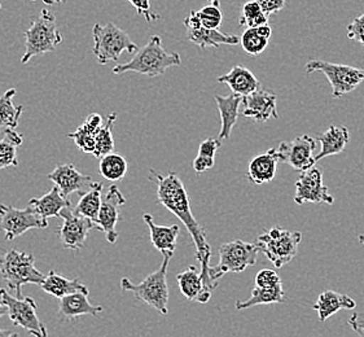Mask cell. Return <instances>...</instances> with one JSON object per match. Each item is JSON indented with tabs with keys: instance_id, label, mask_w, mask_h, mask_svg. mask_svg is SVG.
Segmentation results:
<instances>
[{
	"instance_id": "cell-32",
	"label": "cell",
	"mask_w": 364,
	"mask_h": 337,
	"mask_svg": "<svg viewBox=\"0 0 364 337\" xmlns=\"http://www.w3.org/2000/svg\"><path fill=\"white\" fill-rule=\"evenodd\" d=\"M23 141L21 134L15 129H4V138L0 140V170L18 166L17 148Z\"/></svg>"
},
{
	"instance_id": "cell-51",
	"label": "cell",
	"mask_w": 364,
	"mask_h": 337,
	"mask_svg": "<svg viewBox=\"0 0 364 337\" xmlns=\"http://www.w3.org/2000/svg\"><path fill=\"white\" fill-rule=\"evenodd\" d=\"M210 3H217V1H220V0H209Z\"/></svg>"
},
{
	"instance_id": "cell-48",
	"label": "cell",
	"mask_w": 364,
	"mask_h": 337,
	"mask_svg": "<svg viewBox=\"0 0 364 337\" xmlns=\"http://www.w3.org/2000/svg\"><path fill=\"white\" fill-rule=\"evenodd\" d=\"M8 308L3 304V301L0 300V316H4V314H7Z\"/></svg>"
},
{
	"instance_id": "cell-25",
	"label": "cell",
	"mask_w": 364,
	"mask_h": 337,
	"mask_svg": "<svg viewBox=\"0 0 364 337\" xmlns=\"http://www.w3.org/2000/svg\"><path fill=\"white\" fill-rule=\"evenodd\" d=\"M316 140L321 143V152L318 156H315V160L318 162L324 157L343 152L349 143V129L345 126H329L327 132L321 134Z\"/></svg>"
},
{
	"instance_id": "cell-10",
	"label": "cell",
	"mask_w": 364,
	"mask_h": 337,
	"mask_svg": "<svg viewBox=\"0 0 364 337\" xmlns=\"http://www.w3.org/2000/svg\"><path fill=\"white\" fill-rule=\"evenodd\" d=\"M0 300L7 306L8 316L15 326L28 331L33 336L43 337L47 328L38 318L37 304L33 297H16L8 294L4 288H0Z\"/></svg>"
},
{
	"instance_id": "cell-18",
	"label": "cell",
	"mask_w": 364,
	"mask_h": 337,
	"mask_svg": "<svg viewBox=\"0 0 364 337\" xmlns=\"http://www.w3.org/2000/svg\"><path fill=\"white\" fill-rule=\"evenodd\" d=\"M277 95L269 90H258L242 97V116L257 122H266L271 118L277 119Z\"/></svg>"
},
{
	"instance_id": "cell-20",
	"label": "cell",
	"mask_w": 364,
	"mask_h": 337,
	"mask_svg": "<svg viewBox=\"0 0 364 337\" xmlns=\"http://www.w3.org/2000/svg\"><path fill=\"white\" fill-rule=\"evenodd\" d=\"M102 311V306H95L90 304L88 294L85 292H75L60 299L58 316L63 321H73L82 316H97Z\"/></svg>"
},
{
	"instance_id": "cell-37",
	"label": "cell",
	"mask_w": 364,
	"mask_h": 337,
	"mask_svg": "<svg viewBox=\"0 0 364 337\" xmlns=\"http://www.w3.org/2000/svg\"><path fill=\"white\" fill-rule=\"evenodd\" d=\"M117 119V113H110L105 125L97 132L95 139V154L94 156L97 159H102L105 154H109L114 149V139L112 134V127L114 125Z\"/></svg>"
},
{
	"instance_id": "cell-55",
	"label": "cell",
	"mask_w": 364,
	"mask_h": 337,
	"mask_svg": "<svg viewBox=\"0 0 364 337\" xmlns=\"http://www.w3.org/2000/svg\"><path fill=\"white\" fill-rule=\"evenodd\" d=\"M127 1H129V0H127Z\"/></svg>"
},
{
	"instance_id": "cell-42",
	"label": "cell",
	"mask_w": 364,
	"mask_h": 337,
	"mask_svg": "<svg viewBox=\"0 0 364 337\" xmlns=\"http://www.w3.org/2000/svg\"><path fill=\"white\" fill-rule=\"evenodd\" d=\"M220 146H222V140L208 138V139H205L204 141L200 144L198 154H197L208 156V157H215L217 151H218Z\"/></svg>"
},
{
	"instance_id": "cell-26",
	"label": "cell",
	"mask_w": 364,
	"mask_h": 337,
	"mask_svg": "<svg viewBox=\"0 0 364 337\" xmlns=\"http://www.w3.org/2000/svg\"><path fill=\"white\" fill-rule=\"evenodd\" d=\"M143 220L151 232V242L154 248L161 253H174L176 248V239L181 232L178 225L173 226H160L154 223V217L151 214H144Z\"/></svg>"
},
{
	"instance_id": "cell-5",
	"label": "cell",
	"mask_w": 364,
	"mask_h": 337,
	"mask_svg": "<svg viewBox=\"0 0 364 337\" xmlns=\"http://www.w3.org/2000/svg\"><path fill=\"white\" fill-rule=\"evenodd\" d=\"M1 277L8 288L14 291L16 297H22V287L25 284L41 286L47 275L36 267V258L26 252L17 250H8L1 260Z\"/></svg>"
},
{
	"instance_id": "cell-21",
	"label": "cell",
	"mask_w": 364,
	"mask_h": 337,
	"mask_svg": "<svg viewBox=\"0 0 364 337\" xmlns=\"http://www.w3.org/2000/svg\"><path fill=\"white\" fill-rule=\"evenodd\" d=\"M219 83H225L231 88L233 94L248 96L261 88V82L255 77L252 70L245 66L236 65L228 73L223 74L217 78Z\"/></svg>"
},
{
	"instance_id": "cell-47",
	"label": "cell",
	"mask_w": 364,
	"mask_h": 337,
	"mask_svg": "<svg viewBox=\"0 0 364 337\" xmlns=\"http://www.w3.org/2000/svg\"><path fill=\"white\" fill-rule=\"evenodd\" d=\"M0 337H20L15 332L9 330H0Z\"/></svg>"
},
{
	"instance_id": "cell-54",
	"label": "cell",
	"mask_w": 364,
	"mask_h": 337,
	"mask_svg": "<svg viewBox=\"0 0 364 337\" xmlns=\"http://www.w3.org/2000/svg\"><path fill=\"white\" fill-rule=\"evenodd\" d=\"M0 9H1V4H0Z\"/></svg>"
},
{
	"instance_id": "cell-46",
	"label": "cell",
	"mask_w": 364,
	"mask_h": 337,
	"mask_svg": "<svg viewBox=\"0 0 364 337\" xmlns=\"http://www.w3.org/2000/svg\"><path fill=\"white\" fill-rule=\"evenodd\" d=\"M31 1H37V0H31ZM42 1L47 6H55V4H64L68 0H42Z\"/></svg>"
},
{
	"instance_id": "cell-49",
	"label": "cell",
	"mask_w": 364,
	"mask_h": 337,
	"mask_svg": "<svg viewBox=\"0 0 364 337\" xmlns=\"http://www.w3.org/2000/svg\"><path fill=\"white\" fill-rule=\"evenodd\" d=\"M7 210V205H3V204H0V214H4Z\"/></svg>"
},
{
	"instance_id": "cell-13",
	"label": "cell",
	"mask_w": 364,
	"mask_h": 337,
	"mask_svg": "<svg viewBox=\"0 0 364 337\" xmlns=\"http://www.w3.org/2000/svg\"><path fill=\"white\" fill-rule=\"evenodd\" d=\"M316 139L310 135H301L291 141H282L277 147L280 161L288 164L297 171H306L316 164L315 160Z\"/></svg>"
},
{
	"instance_id": "cell-53",
	"label": "cell",
	"mask_w": 364,
	"mask_h": 337,
	"mask_svg": "<svg viewBox=\"0 0 364 337\" xmlns=\"http://www.w3.org/2000/svg\"><path fill=\"white\" fill-rule=\"evenodd\" d=\"M1 260H3V258H0V264H1Z\"/></svg>"
},
{
	"instance_id": "cell-16",
	"label": "cell",
	"mask_w": 364,
	"mask_h": 337,
	"mask_svg": "<svg viewBox=\"0 0 364 337\" xmlns=\"http://www.w3.org/2000/svg\"><path fill=\"white\" fill-rule=\"evenodd\" d=\"M184 25L187 28V39L200 48H219L222 44L236 46L240 44V37L225 34L219 29H206L198 20L196 11H192L190 15L184 18Z\"/></svg>"
},
{
	"instance_id": "cell-39",
	"label": "cell",
	"mask_w": 364,
	"mask_h": 337,
	"mask_svg": "<svg viewBox=\"0 0 364 337\" xmlns=\"http://www.w3.org/2000/svg\"><path fill=\"white\" fill-rule=\"evenodd\" d=\"M279 284H283V282L275 270L264 269L258 272L255 277V286L257 287L269 288V287H277Z\"/></svg>"
},
{
	"instance_id": "cell-11",
	"label": "cell",
	"mask_w": 364,
	"mask_h": 337,
	"mask_svg": "<svg viewBox=\"0 0 364 337\" xmlns=\"http://www.w3.org/2000/svg\"><path fill=\"white\" fill-rule=\"evenodd\" d=\"M294 203L299 205L307 203L332 205L335 203V198L331 195L327 186L323 182V170L321 168L313 166L301 173L296 182Z\"/></svg>"
},
{
	"instance_id": "cell-14",
	"label": "cell",
	"mask_w": 364,
	"mask_h": 337,
	"mask_svg": "<svg viewBox=\"0 0 364 337\" xmlns=\"http://www.w3.org/2000/svg\"><path fill=\"white\" fill-rule=\"evenodd\" d=\"M124 204H126V198L124 193L117 186H110L107 195L102 198L99 217L94 222L96 228L105 234L107 240L110 244H114L118 239L117 223L119 220L121 209Z\"/></svg>"
},
{
	"instance_id": "cell-41",
	"label": "cell",
	"mask_w": 364,
	"mask_h": 337,
	"mask_svg": "<svg viewBox=\"0 0 364 337\" xmlns=\"http://www.w3.org/2000/svg\"><path fill=\"white\" fill-rule=\"evenodd\" d=\"M132 3L134 8L136 9L138 15L144 16L146 21L152 22L160 20V15L154 14L151 7V1L149 0H129Z\"/></svg>"
},
{
	"instance_id": "cell-35",
	"label": "cell",
	"mask_w": 364,
	"mask_h": 337,
	"mask_svg": "<svg viewBox=\"0 0 364 337\" xmlns=\"http://www.w3.org/2000/svg\"><path fill=\"white\" fill-rule=\"evenodd\" d=\"M127 166H129L127 161L122 154L112 152L100 159L99 170L105 179L116 182V181H121L126 176Z\"/></svg>"
},
{
	"instance_id": "cell-4",
	"label": "cell",
	"mask_w": 364,
	"mask_h": 337,
	"mask_svg": "<svg viewBox=\"0 0 364 337\" xmlns=\"http://www.w3.org/2000/svg\"><path fill=\"white\" fill-rule=\"evenodd\" d=\"M23 37L25 53L22 56V64H28L34 56L53 51L64 41L58 31L56 17L48 9H43L37 18H34L29 29L23 33Z\"/></svg>"
},
{
	"instance_id": "cell-36",
	"label": "cell",
	"mask_w": 364,
	"mask_h": 337,
	"mask_svg": "<svg viewBox=\"0 0 364 337\" xmlns=\"http://www.w3.org/2000/svg\"><path fill=\"white\" fill-rule=\"evenodd\" d=\"M269 16L266 15L257 0H249L241 8L239 23L241 26L249 28H259L269 23Z\"/></svg>"
},
{
	"instance_id": "cell-30",
	"label": "cell",
	"mask_w": 364,
	"mask_h": 337,
	"mask_svg": "<svg viewBox=\"0 0 364 337\" xmlns=\"http://www.w3.org/2000/svg\"><path fill=\"white\" fill-rule=\"evenodd\" d=\"M285 294L283 284H279L277 287H264L255 286L252 289V296L248 300L237 301L236 302V309L241 310H247V309L258 306V305H269V304H282L284 302Z\"/></svg>"
},
{
	"instance_id": "cell-12",
	"label": "cell",
	"mask_w": 364,
	"mask_h": 337,
	"mask_svg": "<svg viewBox=\"0 0 364 337\" xmlns=\"http://www.w3.org/2000/svg\"><path fill=\"white\" fill-rule=\"evenodd\" d=\"M48 228V220L38 214L31 206L26 209H16L7 206L4 214H0V231L4 232L6 240H15L31 228Z\"/></svg>"
},
{
	"instance_id": "cell-1",
	"label": "cell",
	"mask_w": 364,
	"mask_h": 337,
	"mask_svg": "<svg viewBox=\"0 0 364 337\" xmlns=\"http://www.w3.org/2000/svg\"><path fill=\"white\" fill-rule=\"evenodd\" d=\"M149 179L157 184V200L165 206L168 212L176 215L187 228L192 236L193 244L196 247L197 261L201 264V278L204 280L205 289L213 294L217 288L209 278L210 270L211 247L206 240V231L197 222L191 210L190 198L187 190L179 176L170 171L166 176L156 170H149Z\"/></svg>"
},
{
	"instance_id": "cell-3",
	"label": "cell",
	"mask_w": 364,
	"mask_h": 337,
	"mask_svg": "<svg viewBox=\"0 0 364 337\" xmlns=\"http://www.w3.org/2000/svg\"><path fill=\"white\" fill-rule=\"evenodd\" d=\"M174 253H162L164 261L160 269L148 275L141 283L132 284L129 278L121 279V288L124 292H132L135 299L156 309L162 316L168 313V262Z\"/></svg>"
},
{
	"instance_id": "cell-50",
	"label": "cell",
	"mask_w": 364,
	"mask_h": 337,
	"mask_svg": "<svg viewBox=\"0 0 364 337\" xmlns=\"http://www.w3.org/2000/svg\"><path fill=\"white\" fill-rule=\"evenodd\" d=\"M358 240H359V242L364 247V235H359V236H358Z\"/></svg>"
},
{
	"instance_id": "cell-31",
	"label": "cell",
	"mask_w": 364,
	"mask_h": 337,
	"mask_svg": "<svg viewBox=\"0 0 364 337\" xmlns=\"http://www.w3.org/2000/svg\"><path fill=\"white\" fill-rule=\"evenodd\" d=\"M271 34L272 29L269 23L259 28H249L240 37L241 47L250 56H258L267 48Z\"/></svg>"
},
{
	"instance_id": "cell-29",
	"label": "cell",
	"mask_w": 364,
	"mask_h": 337,
	"mask_svg": "<svg viewBox=\"0 0 364 337\" xmlns=\"http://www.w3.org/2000/svg\"><path fill=\"white\" fill-rule=\"evenodd\" d=\"M39 287L46 294H52L53 297H58V299H63L68 294H75V292H85L88 294L87 286L83 284L80 279H68L58 275L53 270L50 272L44 279L43 283Z\"/></svg>"
},
{
	"instance_id": "cell-28",
	"label": "cell",
	"mask_w": 364,
	"mask_h": 337,
	"mask_svg": "<svg viewBox=\"0 0 364 337\" xmlns=\"http://www.w3.org/2000/svg\"><path fill=\"white\" fill-rule=\"evenodd\" d=\"M29 206H31L38 214H41L43 218L48 220L50 217L60 218V213L63 212L65 208H70V201L61 193L58 186H55L42 198H31Z\"/></svg>"
},
{
	"instance_id": "cell-44",
	"label": "cell",
	"mask_w": 364,
	"mask_h": 337,
	"mask_svg": "<svg viewBox=\"0 0 364 337\" xmlns=\"http://www.w3.org/2000/svg\"><path fill=\"white\" fill-rule=\"evenodd\" d=\"M215 165V157H208V156H201L197 154L196 159L193 160V168L197 174H203L206 170L214 168Z\"/></svg>"
},
{
	"instance_id": "cell-19",
	"label": "cell",
	"mask_w": 364,
	"mask_h": 337,
	"mask_svg": "<svg viewBox=\"0 0 364 337\" xmlns=\"http://www.w3.org/2000/svg\"><path fill=\"white\" fill-rule=\"evenodd\" d=\"M280 157L277 154V148H269L264 154H257L248 165L249 182L261 184L269 183L277 176V162Z\"/></svg>"
},
{
	"instance_id": "cell-45",
	"label": "cell",
	"mask_w": 364,
	"mask_h": 337,
	"mask_svg": "<svg viewBox=\"0 0 364 337\" xmlns=\"http://www.w3.org/2000/svg\"><path fill=\"white\" fill-rule=\"evenodd\" d=\"M349 326L359 337H364V313H354L350 316Z\"/></svg>"
},
{
	"instance_id": "cell-27",
	"label": "cell",
	"mask_w": 364,
	"mask_h": 337,
	"mask_svg": "<svg viewBox=\"0 0 364 337\" xmlns=\"http://www.w3.org/2000/svg\"><path fill=\"white\" fill-rule=\"evenodd\" d=\"M102 118L97 113L90 114L86 121L74 132L68 134L70 139H73L75 146L85 154H95V139L99 130L102 129Z\"/></svg>"
},
{
	"instance_id": "cell-15",
	"label": "cell",
	"mask_w": 364,
	"mask_h": 337,
	"mask_svg": "<svg viewBox=\"0 0 364 337\" xmlns=\"http://www.w3.org/2000/svg\"><path fill=\"white\" fill-rule=\"evenodd\" d=\"M63 226L60 228V240L66 250H80L83 248L88 232L96 228L95 223L86 217L73 212L70 208H65L60 213Z\"/></svg>"
},
{
	"instance_id": "cell-22",
	"label": "cell",
	"mask_w": 364,
	"mask_h": 337,
	"mask_svg": "<svg viewBox=\"0 0 364 337\" xmlns=\"http://www.w3.org/2000/svg\"><path fill=\"white\" fill-rule=\"evenodd\" d=\"M217 102L222 127L219 132V139H230L232 129L237 122V118L240 114V107L242 103V96L237 94H231L228 96L214 95Z\"/></svg>"
},
{
	"instance_id": "cell-43",
	"label": "cell",
	"mask_w": 364,
	"mask_h": 337,
	"mask_svg": "<svg viewBox=\"0 0 364 337\" xmlns=\"http://www.w3.org/2000/svg\"><path fill=\"white\" fill-rule=\"evenodd\" d=\"M267 16L279 14L285 7V0H257Z\"/></svg>"
},
{
	"instance_id": "cell-52",
	"label": "cell",
	"mask_w": 364,
	"mask_h": 337,
	"mask_svg": "<svg viewBox=\"0 0 364 337\" xmlns=\"http://www.w3.org/2000/svg\"><path fill=\"white\" fill-rule=\"evenodd\" d=\"M43 337H48V333H47V331H46V332H44Z\"/></svg>"
},
{
	"instance_id": "cell-40",
	"label": "cell",
	"mask_w": 364,
	"mask_h": 337,
	"mask_svg": "<svg viewBox=\"0 0 364 337\" xmlns=\"http://www.w3.org/2000/svg\"><path fill=\"white\" fill-rule=\"evenodd\" d=\"M346 37L364 46V14L346 26Z\"/></svg>"
},
{
	"instance_id": "cell-23",
	"label": "cell",
	"mask_w": 364,
	"mask_h": 337,
	"mask_svg": "<svg viewBox=\"0 0 364 337\" xmlns=\"http://www.w3.org/2000/svg\"><path fill=\"white\" fill-rule=\"evenodd\" d=\"M178 286L183 296L190 301L206 304L210 300L211 294L205 289L201 272L195 266L187 267L184 272L176 275Z\"/></svg>"
},
{
	"instance_id": "cell-17",
	"label": "cell",
	"mask_w": 364,
	"mask_h": 337,
	"mask_svg": "<svg viewBox=\"0 0 364 337\" xmlns=\"http://www.w3.org/2000/svg\"><path fill=\"white\" fill-rule=\"evenodd\" d=\"M55 186H58L61 193L69 198L72 193H78L82 196L94 186V179L91 176H83L75 168L73 164H60L55 170L48 174Z\"/></svg>"
},
{
	"instance_id": "cell-8",
	"label": "cell",
	"mask_w": 364,
	"mask_h": 337,
	"mask_svg": "<svg viewBox=\"0 0 364 337\" xmlns=\"http://www.w3.org/2000/svg\"><path fill=\"white\" fill-rule=\"evenodd\" d=\"M301 240L302 232L274 226L267 232L258 236L257 245L271 264L277 269H282L297 256Z\"/></svg>"
},
{
	"instance_id": "cell-6",
	"label": "cell",
	"mask_w": 364,
	"mask_h": 337,
	"mask_svg": "<svg viewBox=\"0 0 364 337\" xmlns=\"http://www.w3.org/2000/svg\"><path fill=\"white\" fill-rule=\"evenodd\" d=\"M92 37V51L100 65H105L110 61L117 63L124 52L136 53L139 51L138 44L132 42L130 36L124 30L119 29L113 22H108L107 25H94Z\"/></svg>"
},
{
	"instance_id": "cell-38",
	"label": "cell",
	"mask_w": 364,
	"mask_h": 337,
	"mask_svg": "<svg viewBox=\"0 0 364 337\" xmlns=\"http://www.w3.org/2000/svg\"><path fill=\"white\" fill-rule=\"evenodd\" d=\"M197 17L206 29H219L223 21V12L219 7V1L210 3L209 6L196 11Z\"/></svg>"
},
{
	"instance_id": "cell-2",
	"label": "cell",
	"mask_w": 364,
	"mask_h": 337,
	"mask_svg": "<svg viewBox=\"0 0 364 337\" xmlns=\"http://www.w3.org/2000/svg\"><path fill=\"white\" fill-rule=\"evenodd\" d=\"M182 58L176 52H168L162 47L159 36H152L148 43L140 48L129 63L118 64L113 68V73L124 74L127 72L144 74L148 77H157L166 73L168 68L179 66Z\"/></svg>"
},
{
	"instance_id": "cell-34",
	"label": "cell",
	"mask_w": 364,
	"mask_h": 337,
	"mask_svg": "<svg viewBox=\"0 0 364 337\" xmlns=\"http://www.w3.org/2000/svg\"><path fill=\"white\" fill-rule=\"evenodd\" d=\"M15 88H9L0 96V129H16L23 112V105H15Z\"/></svg>"
},
{
	"instance_id": "cell-7",
	"label": "cell",
	"mask_w": 364,
	"mask_h": 337,
	"mask_svg": "<svg viewBox=\"0 0 364 337\" xmlns=\"http://www.w3.org/2000/svg\"><path fill=\"white\" fill-rule=\"evenodd\" d=\"M259 252L261 250L257 244L242 240L222 244L219 248V262L213 267L210 266L209 270L211 283L218 287L219 279L227 272H242L250 266H255Z\"/></svg>"
},
{
	"instance_id": "cell-33",
	"label": "cell",
	"mask_w": 364,
	"mask_h": 337,
	"mask_svg": "<svg viewBox=\"0 0 364 337\" xmlns=\"http://www.w3.org/2000/svg\"><path fill=\"white\" fill-rule=\"evenodd\" d=\"M102 203V183L95 182L86 193L80 196V201L75 208V213L82 217L95 222L99 217V212Z\"/></svg>"
},
{
	"instance_id": "cell-24",
	"label": "cell",
	"mask_w": 364,
	"mask_h": 337,
	"mask_svg": "<svg viewBox=\"0 0 364 337\" xmlns=\"http://www.w3.org/2000/svg\"><path fill=\"white\" fill-rule=\"evenodd\" d=\"M355 308H357V302L350 296L338 294L331 289L323 291L313 306L314 310L318 313L321 322H326L328 318L335 316L336 313H338L343 309L353 310Z\"/></svg>"
},
{
	"instance_id": "cell-9",
	"label": "cell",
	"mask_w": 364,
	"mask_h": 337,
	"mask_svg": "<svg viewBox=\"0 0 364 337\" xmlns=\"http://www.w3.org/2000/svg\"><path fill=\"white\" fill-rule=\"evenodd\" d=\"M307 74L321 72L332 86V96L338 99L349 94L364 81V68L335 64L323 60H310L305 66Z\"/></svg>"
}]
</instances>
